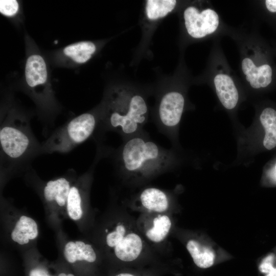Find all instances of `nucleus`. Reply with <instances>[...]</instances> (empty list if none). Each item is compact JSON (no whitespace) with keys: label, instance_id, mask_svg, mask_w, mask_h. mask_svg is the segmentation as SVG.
I'll use <instances>...</instances> for the list:
<instances>
[{"label":"nucleus","instance_id":"nucleus-11","mask_svg":"<svg viewBox=\"0 0 276 276\" xmlns=\"http://www.w3.org/2000/svg\"><path fill=\"white\" fill-rule=\"evenodd\" d=\"M214 82L222 104L226 109L234 108L238 102L239 96L232 79L226 75L218 74L215 76Z\"/></svg>","mask_w":276,"mask_h":276},{"label":"nucleus","instance_id":"nucleus-4","mask_svg":"<svg viewBox=\"0 0 276 276\" xmlns=\"http://www.w3.org/2000/svg\"><path fill=\"white\" fill-rule=\"evenodd\" d=\"M100 114L85 112L55 129L41 143L40 154L67 153L98 132Z\"/></svg>","mask_w":276,"mask_h":276},{"label":"nucleus","instance_id":"nucleus-28","mask_svg":"<svg viewBox=\"0 0 276 276\" xmlns=\"http://www.w3.org/2000/svg\"><path fill=\"white\" fill-rule=\"evenodd\" d=\"M275 171H276V166H275ZM275 177H276V172H275Z\"/></svg>","mask_w":276,"mask_h":276},{"label":"nucleus","instance_id":"nucleus-14","mask_svg":"<svg viewBox=\"0 0 276 276\" xmlns=\"http://www.w3.org/2000/svg\"><path fill=\"white\" fill-rule=\"evenodd\" d=\"M37 235L36 222L29 217L22 216L16 222L11 236L14 241L22 245L28 243L30 240L36 238Z\"/></svg>","mask_w":276,"mask_h":276},{"label":"nucleus","instance_id":"nucleus-26","mask_svg":"<svg viewBox=\"0 0 276 276\" xmlns=\"http://www.w3.org/2000/svg\"><path fill=\"white\" fill-rule=\"evenodd\" d=\"M58 276H74V275L73 274H68L66 275L64 273H61L59 274L58 275Z\"/></svg>","mask_w":276,"mask_h":276},{"label":"nucleus","instance_id":"nucleus-22","mask_svg":"<svg viewBox=\"0 0 276 276\" xmlns=\"http://www.w3.org/2000/svg\"><path fill=\"white\" fill-rule=\"evenodd\" d=\"M273 259L274 256L272 255L266 257L259 266L260 271L262 273L267 274L273 270L274 269L272 265Z\"/></svg>","mask_w":276,"mask_h":276},{"label":"nucleus","instance_id":"nucleus-2","mask_svg":"<svg viewBox=\"0 0 276 276\" xmlns=\"http://www.w3.org/2000/svg\"><path fill=\"white\" fill-rule=\"evenodd\" d=\"M41 146L28 116L14 108L5 111L0 122L2 170L12 172L31 167L32 161L41 154Z\"/></svg>","mask_w":276,"mask_h":276},{"label":"nucleus","instance_id":"nucleus-19","mask_svg":"<svg viewBox=\"0 0 276 276\" xmlns=\"http://www.w3.org/2000/svg\"><path fill=\"white\" fill-rule=\"evenodd\" d=\"M176 4L175 0H148L146 6L147 16L151 20L163 17L172 11Z\"/></svg>","mask_w":276,"mask_h":276},{"label":"nucleus","instance_id":"nucleus-25","mask_svg":"<svg viewBox=\"0 0 276 276\" xmlns=\"http://www.w3.org/2000/svg\"><path fill=\"white\" fill-rule=\"evenodd\" d=\"M116 276H134V275L128 273H122Z\"/></svg>","mask_w":276,"mask_h":276},{"label":"nucleus","instance_id":"nucleus-1","mask_svg":"<svg viewBox=\"0 0 276 276\" xmlns=\"http://www.w3.org/2000/svg\"><path fill=\"white\" fill-rule=\"evenodd\" d=\"M114 167L124 176L146 178L173 167V153L153 141L145 130L123 141L112 152Z\"/></svg>","mask_w":276,"mask_h":276},{"label":"nucleus","instance_id":"nucleus-17","mask_svg":"<svg viewBox=\"0 0 276 276\" xmlns=\"http://www.w3.org/2000/svg\"><path fill=\"white\" fill-rule=\"evenodd\" d=\"M261 122L265 129L263 145L268 150L276 146V111L271 108L264 109L260 116Z\"/></svg>","mask_w":276,"mask_h":276},{"label":"nucleus","instance_id":"nucleus-18","mask_svg":"<svg viewBox=\"0 0 276 276\" xmlns=\"http://www.w3.org/2000/svg\"><path fill=\"white\" fill-rule=\"evenodd\" d=\"M171 221L165 215H158L152 222V226L147 230V238L154 243L163 241L167 236L171 227Z\"/></svg>","mask_w":276,"mask_h":276},{"label":"nucleus","instance_id":"nucleus-5","mask_svg":"<svg viewBox=\"0 0 276 276\" xmlns=\"http://www.w3.org/2000/svg\"><path fill=\"white\" fill-rule=\"evenodd\" d=\"M184 105V98L178 92L170 91L162 96L155 120V125L160 133L171 139L173 138L176 128L181 120Z\"/></svg>","mask_w":276,"mask_h":276},{"label":"nucleus","instance_id":"nucleus-7","mask_svg":"<svg viewBox=\"0 0 276 276\" xmlns=\"http://www.w3.org/2000/svg\"><path fill=\"white\" fill-rule=\"evenodd\" d=\"M183 15L188 33L195 38H202L213 33L218 26V14L210 9L199 13L196 8L189 7L185 10Z\"/></svg>","mask_w":276,"mask_h":276},{"label":"nucleus","instance_id":"nucleus-6","mask_svg":"<svg viewBox=\"0 0 276 276\" xmlns=\"http://www.w3.org/2000/svg\"><path fill=\"white\" fill-rule=\"evenodd\" d=\"M106 243L108 246L114 248L116 257L124 262L135 260L143 249L140 236L134 232L128 231L121 223H119L113 231L108 234Z\"/></svg>","mask_w":276,"mask_h":276},{"label":"nucleus","instance_id":"nucleus-10","mask_svg":"<svg viewBox=\"0 0 276 276\" xmlns=\"http://www.w3.org/2000/svg\"><path fill=\"white\" fill-rule=\"evenodd\" d=\"M138 199L142 206L150 211L163 212L169 206V199L166 192L155 187L143 189L139 194Z\"/></svg>","mask_w":276,"mask_h":276},{"label":"nucleus","instance_id":"nucleus-27","mask_svg":"<svg viewBox=\"0 0 276 276\" xmlns=\"http://www.w3.org/2000/svg\"><path fill=\"white\" fill-rule=\"evenodd\" d=\"M275 276H276V268H275Z\"/></svg>","mask_w":276,"mask_h":276},{"label":"nucleus","instance_id":"nucleus-3","mask_svg":"<svg viewBox=\"0 0 276 276\" xmlns=\"http://www.w3.org/2000/svg\"><path fill=\"white\" fill-rule=\"evenodd\" d=\"M112 94L100 112L98 132L113 131L123 141L143 131L148 119V108L144 98L137 94Z\"/></svg>","mask_w":276,"mask_h":276},{"label":"nucleus","instance_id":"nucleus-21","mask_svg":"<svg viewBox=\"0 0 276 276\" xmlns=\"http://www.w3.org/2000/svg\"><path fill=\"white\" fill-rule=\"evenodd\" d=\"M19 5L15 0H1L0 12L6 16H14L18 11Z\"/></svg>","mask_w":276,"mask_h":276},{"label":"nucleus","instance_id":"nucleus-16","mask_svg":"<svg viewBox=\"0 0 276 276\" xmlns=\"http://www.w3.org/2000/svg\"><path fill=\"white\" fill-rule=\"evenodd\" d=\"M96 50V45L93 42L80 41L65 47L63 52L75 62L81 64L89 60Z\"/></svg>","mask_w":276,"mask_h":276},{"label":"nucleus","instance_id":"nucleus-9","mask_svg":"<svg viewBox=\"0 0 276 276\" xmlns=\"http://www.w3.org/2000/svg\"><path fill=\"white\" fill-rule=\"evenodd\" d=\"M242 70L254 88L266 87L271 81L272 69L268 64L257 67L250 59L246 58L242 62Z\"/></svg>","mask_w":276,"mask_h":276},{"label":"nucleus","instance_id":"nucleus-12","mask_svg":"<svg viewBox=\"0 0 276 276\" xmlns=\"http://www.w3.org/2000/svg\"><path fill=\"white\" fill-rule=\"evenodd\" d=\"M72 187L69 180L63 176L50 180L43 189L44 198L48 202L55 201L59 206H63L67 202Z\"/></svg>","mask_w":276,"mask_h":276},{"label":"nucleus","instance_id":"nucleus-13","mask_svg":"<svg viewBox=\"0 0 276 276\" xmlns=\"http://www.w3.org/2000/svg\"><path fill=\"white\" fill-rule=\"evenodd\" d=\"M64 255L66 260L71 263L82 260L94 262L96 259V253L91 246L80 241L68 242L64 247Z\"/></svg>","mask_w":276,"mask_h":276},{"label":"nucleus","instance_id":"nucleus-23","mask_svg":"<svg viewBox=\"0 0 276 276\" xmlns=\"http://www.w3.org/2000/svg\"><path fill=\"white\" fill-rule=\"evenodd\" d=\"M265 4L270 12H276V0H266Z\"/></svg>","mask_w":276,"mask_h":276},{"label":"nucleus","instance_id":"nucleus-15","mask_svg":"<svg viewBox=\"0 0 276 276\" xmlns=\"http://www.w3.org/2000/svg\"><path fill=\"white\" fill-rule=\"evenodd\" d=\"M186 247L194 263L198 267L205 269L213 265L215 254L208 247L194 240H189Z\"/></svg>","mask_w":276,"mask_h":276},{"label":"nucleus","instance_id":"nucleus-20","mask_svg":"<svg viewBox=\"0 0 276 276\" xmlns=\"http://www.w3.org/2000/svg\"><path fill=\"white\" fill-rule=\"evenodd\" d=\"M82 196L80 189L76 186L71 187L66 202L69 216L74 220L80 219L82 215Z\"/></svg>","mask_w":276,"mask_h":276},{"label":"nucleus","instance_id":"nucleus-8","mask_svg":"<svg viewBox=\"0 0 276 276\" xmlns=\"http://www.w3.org/2000/svg\"><path fill=\"white\" fill-rule=\"evenodd\" d=\"M25 73L27 85L34 91V97L37 100L38 87L44 86L47 82V67L43 58L38 54L29 56Z\"/></svg>","mask_w":276,"mask_h":276},{"label":"nucleus","instance_id":"nucleus-24","mask_svg":"<svg viewBox=\"0 0 276 276\" xmlns=\"http://www.w3.org/2000/svg\"><path fill=\"white\" fill-rule=\"evenodd\" d=\"M29 276H50L47 275L43 271L40 269H34L30 272Z\"/></svg>","mask_w":276,"mask_h":276}]
</instances>
